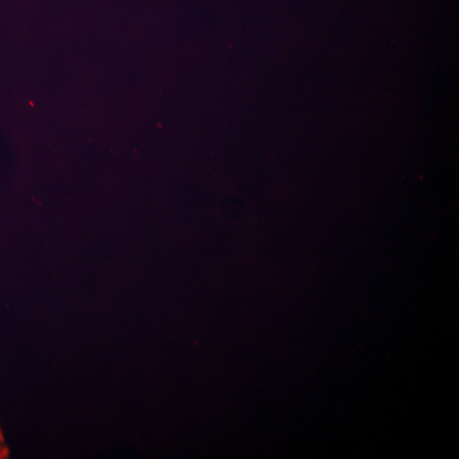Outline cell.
Masks as SVG:
<instances>
[{"instance_id": "obj_1", "label": "cell", "mask_w": 459, "mask_h": 459, "mask_svg": "<svg viewBox=\"0 0 459 459\" xmlns=\"http://www.w3.org/2000/svg\"><path fill=\"white\" fill-rule=\"evenodd\" d=\"M9 446L7 442H5L4 435H3L2 429H0V459H7L9 458Z\"/></svg>"}]
</instances>
